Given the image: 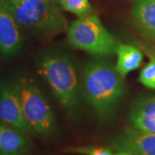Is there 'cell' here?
Segmentation results:
<instances>
[{
    "instance_id": "1",
    "label": "cell",
    "mask_w": 155,
    "mask_h": 155,
    "mask_svg": "<svg viewBox=\"0 0 155 155\" xmlns=\"http://www.w3.org/2000/svg\"><path fill=\"white\" fill-rule=\"evenodd\" d=\"M83 90L88 103L97 116L104 119L110 116L125 92L123 78L111 62L97 59L84 67Z\"/></svg>"
},
{
    "instance_id": "2",
    "label": "cell",
    "mask_w": 155,
    "mask_h": 155,
    "mask_svg": "<svg viewBox=\"0 0 155 155\" xmlns=\"http://www.w3.org/2000/svg\"><path fill=\"white\" fill-rule=\"evenodd\" d=\"M19 28L40 39L67 29V21L54 3L41 0H4Z\"/></svg>"
},
{
    "instance_id": "3",
    "label": "cell",
    "mask_w": 155,
    "mask_h": 155,
    "mask_svg": "<svg viewBox=\"0 0 155 155\" xmlns=\"http://www.w3.org/2000/svg\"><path fill=\"white\" fill-rule=\"evenodd\" d=\"M37 71L61 107L67 113H73L78 104L79 84L72 60L61 53L47 52L39 58Z\"/></svg>"
},
{
    "instance_id": "4",
    "label": "cell",
    "mask_w": 155,
    "mask_h": 155,
    "mask_svg": "<svg viewBox=\"0 0 155 155\" xmlns=\"http://www.w3.org/2000/svg\"><path fill=\"white\" fill-rule=\"evenodd\" d=\"M67 39L73 48L101 57L113 54L120 44L94 14L73 21L67 28Z\"/></svg>"
},
{
    "instance_id": "5",
    "label": "cell",
    "mask_w": 155,
    "mask_h": 155,
    "mask_svg": "<svg viewBox=\"0 0 155 155\" xmlns=\"http://www.w3.org/2000/svg\"><path fill=\"white\" fill-rule=\"evenodd\" d=\"M22 112L33 133L48 136L55 129V120L50 104L35 84L22 80L18 84Z\"/></svg>"
},
{
    "instance_id": "6",
    "label": "cell",
    "mask_w": 155,
    "mask_h": 155,
    "mask_svg": "<svg viewBox=\"0 0 155 155\" xmlns=\"http://www.w3.org/2000/svg\"><path fill=\"white\" fill-rule=\"evenodd\" d=\"M0 122L22 132L33 133L26 121L17 84L5 82L0 87Z\"/></svg>"
},
{
    "instance_id": "7",
    "label": "cell",
    "mask_w": 155,
    "mask_h": 155,
    "mask_svg": "<svg viewBox=\"0 0 155 155\" xmlns=\"http://www.w3.org/2000/svg\"><path fill=\"white\" fill-rule=\"evenodd\" d=\"M113 147L134 155H155V133L126 128L114 140Z\"/></svg>"
},
{
    "instance_id": "8",
    "label": "cell",
    "mask_w": 155,
    "mask_h": 155,
    "mask_svg": "<svg viewBox=\"0 0 155 155\" xmlns=\"http://www.w3.org/2000/svg\"><path fill=\"white\" fill-rule=\"evenodd\" d=\"M11 11L0 0V53L6 56L17 54L22 47V37Z\"/></svg>"
},
{
    "instance_id": "9",
    "label": "cell",
    "mask_w": 155,
    "mask_h": 155,
    "mask_svg": "<svg viewBox=\"0 0 155 155\" xmlns=\"http://www.w3.org/2000/svg\"><path fill=\"white\" fill-rule=\"evenodd\" d=\"M128 122L134 129L155 133V97L138 100L130 110Z\"/></svg>"
},
{
    "instance_id": "10",
    "label": "cell",
    "mask_w": 155,
    "mask_h": 155,
    "mask_svg": "<svg viewBox=\"0 0 155 155\" xmlns=\"http://www.w3.org/2000/svg\"><path fill=\"white\" fill-rule=\"evenodd\" d=\"M131 16L139 32L155 41V0H134Z\"/></svg>"
},
{
    "instance_id": "11",
    "label": "cell",
    "mask_w": 155,
    "mask_h": 155,
    "mask_svg": "<svg viewBox=\"0 0 155 155\" xmlns=\"http://www.w3.org/2000/svg\"><path fill=\"white\" fill-rule=\"evenodd\" d=\"M28 141L22 131L0 124V155H22L28 149Z\"/></svg>"
},
{
    "instance_id": "12",
    "label": "cell",
    "mask_w": 155,
    "mask_h": 155,
    "mask_svg": "<svg viewBox=\"0 0 155 155\" xmlns=\"http://www.w3.org/2000/svg\"><path fill=\"white\" fill-rule=\"evenodd\" d=\"M116 71L123 78L129 72L138 69L143 61V53L139 48L130 44H119L116 51Z\"/></svg>"
},
{
    "instance_id": "13",
    "label": "cell",
    "mask_w": 155,
    "mask_h": 155,
    "mask_svg": "<svg viewBox=\"0 0 155 155\" xmlns=\"http://www.w3.org/2000/svg\"><path fill=\"white\" fill-rule=\"evenodd\" d=\"M59 4L63 10L73 13L78 17L89 15L91 12L89 0H59Z\"/></svg>"
},
{
    "instance_id": "14",
    "label": "cell",
    "mask_w": 155,
    "mask_h": 155,
    "mask_svg": "<svg viewBox=\"0 0 155 155\" xmlns=\"http://www.w3.org/2000/svg\"><path fill=\"white\" fill-rule=\"evenodd\" d=\"M139 81L149 89H155V61L151 59L150 61L141 70Z\"/></svg>"
},
{
    "instance_id": "15",
    "label": "cell",
    "mask_w": 155,
    "mask_h": 155,
    "mask_svg": "<svg viewBox=\"0 0 155 155\" xmlns=\"http://www.w3.org/2000/svg\"><path fill=\"white\" fill-rule=\"evenodd\" d=\"M65 151L67 153L80 155H113L111 149L102 147H67Z\"/></svg>"
},
{
    "instance_id": "16",
    "label": "cell",
    "mask_w": 155,
    "mask_h": 155,
    "mask_svg": "<svg viewBox=\"0 0 155 155\" xmlns=\"http://www.w3.org/2000/svg\"><path fill=\"white\" fill-rule=\"evenodd\" d=\"M139 45L140 47V49L143 50L147 55H148L151 59H153V60L155 61V46H153V45L143 44V42L139 43Z\"/></svg>"
},
{
    "instance_id": "17",
    "label": "cell",
    "mask_w": 155,
    "mask_h": 155,
    "mask_svg": "<svg viewBox=\"0 0 155 155\" xmlns=\"http://www.w3.org/2000/svg\"><path fill=\"white\" fill-rule=\"evenodd\" d=\"M113 155H134L132 153H129V152H127V151H118L116 153Z\"/></svg>"
},
{
    "instance_id": "18",
    "label": "cell",
    "mask_w": 155,
    "mask_h": 155,
    "mask_svg": "<svg viewBox=\"0 0 155 155\" xmlns=\"http://www.w3.org/2000/svg\"><path fill=\"white\" fill-rule=\"evenodd\" d=\"M41 1H44V2H50V3H54V4L59 3V0H41Z\"/></svg>"
}]
</instances>
